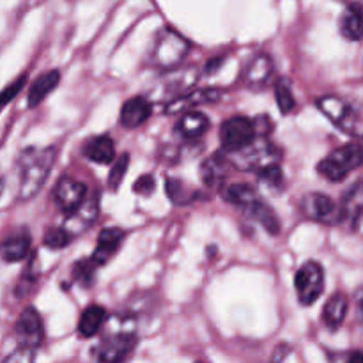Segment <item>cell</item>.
Returning a JSON list of instances; mask_svg holds the SVG:
<instances>
[{
	"label": "cell",
	"mask_w": 363,
	"mask_h": 363,
	"mask_svg": "<svg viewBox=\"0 0 363 363\" xmlns=\"http://www.w3.org/2000/svg\"><path fill=\"white\" fill-rule=\"evenodd\" d=\"M55 147H28L20 155V197L32 199L39 194L55 163Z\"/></svg>",
	"instance_id": "1"
},
{
	"label": "cell",
	"mask_w": 363,
	"mask_h": 363,
	"mask_svg": "<svg viewBox=\"0 0 363 363\" xmlns=\"http://www.w3.org/2000/svg\"><path fill=\"white\" fill-rule=\"evenodd\" d=\"M362 145L358 142H350L321 160L318 163V172L332 183H339L346 179L351 170L362 165Z\"/></svg>",
	"instance_id": "2"
},
{
	"label": "cell",
	"mask_w": 363,
	"mask_h": 363,
	"mask_svg": "<svg viewBox=\"0 0 363 363\" xmlns=\"http://www.w3.org/2000/svg\"><path fill=\"white\" fill-rule=\"evenodd\" d=\"M188 50H190V43L179 32L165 27L160 30L158 38H156L155 50H152V60L160 67L172 69L186 57Z\"/></svg>",
	"instance_id": "3"
},
{
	"label": "cell",
	"mask_w": 363,
	"mask_h": 363,
	"mask_svg": "<svg viewBox=\"0 0 363 363\" xmlns=\"http://www.w3.org/2000/svg\"><path fill=\"white\" fill-rule=\"evenodd\" d=\"M137 346V335L133 330L123 328L119 332H112L99 342L94 350L96 360L99 363H123Z\"/></svg>",
	"instance_id": "4"
},
{
	"label": "cell",
	"mask_w": 363,
	"mask_h": 363,
	"mask_svg": "<svg viewBox=\"0 0 363 363\" xmlns=\"http://www.w3.org/2000/svg\"><path fill=\"white\" fill-rule=\"evenodd\" d=\"M257 138L254 121L248 117L236 116L227 119L220 128V142L225 152H236L248 147Z\"/></svg>",
	"instance_id": "5"
},
{
	"label": "cell",
	"mask_w": 363,
	"mask_h": 363,
	"mask_svg": "<svg viewBox=\"0 0 363 363\" xmlns=\"http://www.w3.org/2000/svg\"><path fill=\"white\" fill-rule=\"evenodd\" d=\"M298 298L301 305H312L319 300L325 291V269L319 262L307 261L294 277Z\"/></svg>",
	"instance_id": "6"
},
{
	"label": "cell",
	"mask_w": 363,
	"mask_h": 363,
	"mask_svg": "<svg viewBox=\"0 0 363 363\" xmlns=\"http://www.w3.org/2000/svg\"><path fill=\"white\" fill-rule=\"evenodd\" d=\"M318 108L335 124L339 130L346 131L350 135L358 133V113L354 112L353 106L337 96H323L318 99Z\"/></svg>",
	"instance_id": "7"
},
{
	"label": "cell",
	"mask_w": 363,
	"mask_h": 363,
	"mask_svg": "<svg viewBox=\"0 0 363 363\" xmlns=\"http://www.w3.org/2000/svg\"><path fill=\"white\" fill-rule=\"evenodd\" d=\"M14 333H16L20 347L35 351L41 346L45 339V326H43L41 315L34 307H27L21 312L14 325Z\"/></svg>",
	"instance_id": "8"
},
{
	"label": "cell",
	"mask_w": 363,
	"mask_h": 363,
	"mask_svg": "<svg viewBox=\"0 0 363 363\" xmlns=\"http://www.w3.org/2000/svg\"><path fill=\"white\" fill-rule=\"evenodd\" d=\"M53 199L60 211L69 215L87 199V186L73 177H60L53 191Z\"/></svg>",
	"instance_id": "9"
},
{
	"label": "cell",
	"mask_w": 363,
	"mask_h": 363,
	"mask_svg": "<svg viewBox=\"0 0 363 363\" xmlns=\"http://www.w3.org/2000/svg\"><path fill=\"white\" fill-rule=\"evenodd\" d=\"M99 211V201L98 197H87L73 213H69L64 222V229L67 230L71 238L78 236L84 230H87L92 223L98 218Z\"/></svg>",
	"instance_id": "10"
},
{
	"label": "cell",
	"mask_w": 363,
	"mask_h": 363,
	"mask_svg": "<svg viewBox=\"0 0 363 363\" xmlns=\"http://www.w3.org/2000/svg\"><path fill=\"white\" fill-rule=\"evenodd\" d=\"M30 245L32 236L28 229L21 227V229L13 230L0 241V257L6 262L23 261L30 252Z\"/></svg>",
	"instance_id": "11"
},
{
	"label": "cell",
	"mask_w": 363,
	"mask_h": 363,
	"mask_svg": "<svg viewBox=\"0 0 363 363\" xmlns=\"http://www.w3.org/2000/svg\"><path fill=\"white\" fill-rule=\"evenodd\" d=\"M305 213L323 223H335L340 220V211L332 197L325 194H312L305 197Z\"/></svg>",
	"instance_id": "12"
},
{
	"label": "cell",
	"mask_w": 363,
	"mask_h": 363,
	"mask_svg": "<svg viewBox=\"0 0 363 363\" xmlns=\"http://www.w3.org/2000/svg\"><path fill=\"white\" fill-rule=\"evenodd\" d=\"M123 240H124V233L123 229H119V227H108V229H103L98 238V247H96V250L92 252L91 255L92 262H94L98 268L105 264V262H108L110 257L119 250Z\"/></svg>",
	"instance_id": "13"
},
{
	"label": "cell",
	"mask_w": 363,
	"mask_h": 363,
	"mask_svg": "<svg viewBox=\"0 0 363 363\" xmlns=\"http://www.w3.org/2000/svg\"><path fill=\"white\" fill-rule=\"evenodd\" d=\"M149 117H151V103L142 96H135L128 99L121 108L119 123L128 130H133V128L142 126Z\"/></svg>",
	"instance_id": "14"
},
{
	"label": "cell",
	"mask_w": 363,
	"mask_h": 363,
	"mask_svg": "<svg viewBox=\"0 0 363 363\" xmlns=\"http://www.w3.org/2000/svg\"><path fill=\"white\" fill-rule=\"evenodd\" d=\"M222 98V92L218 89H202V91H194L186 96H177L172 101L167 105V112L169 113H179L194 110L199 105H208V103H215Z\"/></svg>",
	"instance_id": "15"
},
{
	"label": "cell",
	"mask_w": 363,
	"mask_h": 363,
	"mask_svg": "<svg viewBox=\"0 0 363 363\" xmlns=\"http://www.w3.org/2000/svg\"><path fill=\"white\" fill-rule=\"evenodd\" d=\"M82 152L91 162L99 163V165H108L116 160V144L108 135H98V137H92L85 142Z\"/></svg>",
	"instance_id": "16"
},
{
	"label": "cell",
	"mask_w": 363,
	"mask_h": 363,
	"mask_svg": "<svg viewBox=\"0 0 363 363\" xmlns=\"http://www.w3.org/2000/svg\"><path fill=\"white\" fill-rule=\"evenodd\" d=\"M230 163L227 162L223 152H216L211 158L204 160L201 165V179L206 186L220 188L229 174Z\"/></svg>",
	"instance_id": "17"
},
{
	"label": "cell",
	"mask_w": 363,
	"mask_h": 363,
	"mask_svg": "<svg viewBox=\"0 0 363 363\" xmlns=\"http://www.w3.org/2000/svg\"><path fill=\"white\" fill-rule=\"evenodd\" d=\"M209 130V119L202 112L188 110L177 121L176 131L186 140H197Z\"/></svg>",
	"instance_id": "18"
},
{
	"label": "cell",
	"mask_w": 363,
	"mask_h": 363,
	"mask_svg": "<svg viewBox=\"0 0 363 363\" xmlns=\"http://www.w3.org/2000/svg\"><path fill=\"white\" fill-rule=\"evenodd\" d=\"M60 82V73L57 69H48L45 73L39 74L34 82H32L30 89H28V106L34 108V106L41 105L46 99V96L50 92H53L57 89Z\"/></svg>",
	"instance_id": "19"
},
{
	"label": "cell",
	"mask_w": 363,
	"mask_h": 363,
	"mask_svg": "<svg viewBox=\"0 0 363 363\" xmlns=\"http://www.w3.org/2000/svg\"><path fill=\"white\" fill-rule=\"evenodd\" d=\"M347 308H350V300H347L346 294H332L330 300L326 301L325 308H323V323H325L326 328L332 330V332L339 330L346 319Z\"/></svg>",
	"instance_id": "20"
},
{
	"label": "cell",
	"mask_w": 363,
	"mask_h": 363,
	"mask_svg": "<svg viewBox=\"0 0 363 363\" xmlns=\"http://www.w3.org/2000/svg\"><path fill=\"white\" fill-rule=\"evenodd\" d=\"M106 318H108V314H106L105 307H101V305H89L82 312L80 319H78V333L84 339H91V337H94L101 330Z\"/></svg>",
	"instance_id": "21"
},
{
	"label": "cell",
	"mask_w": 363,
	"mask_h": 363,
	"mask_svg": "<svg viewBox=\"0 0 363 363\" xmlns=\"http://www.w3.org/2000/svg\"><path fill=\"white\" fill-rule=\"evenodd\" d=\"M245 213L250 216L254 222H257L259 225L264 227L272 236H277L280 233V220L279 216L275 215L272 206H268L266 202L262 201H254L248 208H245Z\"/></svg>",
	"instance_id": "22"
},
{
	"label": "cell",
	"mask_w": 363,
	"mask_h": 363,
	"mask_svg": "<svg viewBox=\"0 0 363 363\" xmlns=\"http://www.w3.org/2000/svg\"><path fill=\"white\" fill-rule=\"evenodd\" d=\"M340 32L350 41L362 39V6L358 2L350 4L340 16Z\"/></svg>",
	"instance_id": "23"
},
{
	"label": "cell",
	"mask_w": 363,
	"mask_h": 363,
	"mask_svg": "<svg viewBox=\"0 0 363 363\" xmlns=\"http://www.w3.org/2000/svg\"><path fill=\"white\" fill-rule=\"evenodd\" d=\"M273 73V62L269 59V55L266 53H259L254 60L250 62L247 69V82L248 85H254V87H261V85L268 84L269 77Z\"/></svg>",
	"instance_id": "24"
},
{
	"label": "cell",
	"mask_w": 363,
	"mask_h": 363,
	"mask_svg": "<svg viewBox=\"0 0 363 363\" xmlns=\"http://www.w3.org/2000/svg\"><path fill=\"white\" fill-rule=\"evenodd\" d=\"M350 218L353 230H358L362 218V183L358 181L353 188L344 197V209L340 213V220Z\"/></svg>",
	"instance_id": "25"
},
{
	"label": "cell",
	"mask_w": 363,
	"mask_h": 363,
	"mask_svg": "<svg viewBox=\"0 0 363 363\" xmlns=\"http://www.w3.org/2000/svg\"><path fill=\"white\" fill-rule=\"evenodd\" d=\"M257 191H255L250 184L234 183L225 190V201L238 206V208H248V206L254 201H257Z\"/></svg>",
	"instance_id": "26"
},
{
	"label": "cell",
	"mask_w": 363,
	"mask_h": 363,
	"mask_svg": "<svg viewBox=\"0 0 363 363\" xmlns=\"http://www.w3.org/2000/svg\"><path fill=\"white\" fill-rule=\"evenodd\" d=\"M275 98H277V105H279L280 112H282L284 116L293 112L294 106H296L293 89H291V84L286 80V78H280V80L275 84Z\"/></svg>",
	"instance_id": "27"
},
{
	"label": "cell",
	"mask_w": 363,
	"mask_h": 363,
	"mask_svg": "<svg viewBox=\"0 0 363 363\" xmlns=\"http://www.w3.org/2000/svg\"><path fill=\"white\" fill-rule=\"evenodd\" d=\"M96 269L98 266L92 262V259H82V261L74 262L73 266V280L77 284H80L82 287H91L92 282H94Z\"/></svg>",
	"instance_id": "28"
},
{
	"label": "cell",
	"mask_w": 363,
	"mask_h": 363,
	"mask_svg": "<svg viewBox=\"0 0 363 363\" xmlns=\"http://www.w3.org/2000/svg\"><path fill=\"white\" fill-rule=\"evenodd\" d=\"M128 167H130V155H126V152H124L123 156H119V158L116 160V163H113L112 169H110V172H108L106 184H108L110 190L117 191V188L121 186L123 179L126 177Z\"/></svg>",
	"instance_id": "29"
},
{
	"label": "cell",
	"mask_w": 363,
	"mask_h": 363,
	"mask_svg": "<svg viewBox=\"0 0 363 363\" xmlns=\"http://www.w3.org/2000/svg\"><path fill=\"white\" fill-rule=\"evenodd\" d=\"M69 241L71 236L67 234V230L64 227H50L45 233V238H43V243L50 250H60V248L67 247Z\"/></svg>",
	"instance_id": "30"
},
{
	"label": "cell",
	"mask_w": 363,
	"mask_h": 363,
	"mask_svg": "<svg viewBox=\"0 0 363 363\" xmlns=\"http://www.w3.org/2000/svg\"><path fill=\"white\" fill-rule=\"evenodd\" d=\"M167 194H169L170 201H172L174 204H186V202L191 201L190 195L186 194L184 184L177 179L167 181Z\"/></svg>",
	"instance_id": "31"
},
{
	"label": "cell",
	"mask_w": 363,
	"mask_h": 363,
	"mask_svg": "<svg viewBox=\"0 0 363 363\" xmlns=\"http://www.w3.org/2000/svg\"><path fill=\"white\" fill-rule=\"evenodd\" d=\"M25 82H27V74L16 78L13 84H9L6 89H2V91H0V112H2V110L6 108V106L9 105L14 98H16L18 92L21 91V87H23Z\"/></svg>",
	"instance_id": "32"
},
{
	"label": "cell",
	"mask_w": 363,
	"mask_h": 363,
	"mask_svg": "<svg viewBox=\"0 0 363 363\" xmlns=\"http://www.w3.org/2000/svg\"><path fill=\"white\" fill-rule=\"evenodd\" d=\"M257 176L261 177L266 184H269L272 188H280L284 183V174H282V169H280L279 165L268 167V169L261 170Z\"/></svg>",
	"instance_id": "33"
},
{
	"label": "cell",
	"mask_w": 363,
	"mask_h": 363,
	"mask_svg": "<svg viewBox=\"0 0 363 363\" xmlns=\"http://www.w3.org/2000/svg\"><path fill=\"white\" fill-rule=\"evenodd\" d=\"M156 188V181H155V176H151V174H144V176H140L137 179V183L133 184V191H137L138 195H142V197H149V195L155 191Z\"/></svg>",
	"instance_id": "34"
},
{
	"label": "cell",
	"mask_w": 363,
	"mask_h": 363,
	"mask_svg": "<svg viewBox=\"0 0 363 363\" xmlns=\"http://www.w3.org/2000/svg\"><path fill=\"white\" fill-rule=\"evenodd\" d=\"M32 357H34V351L25 350V347H18L14 353H11L9 357L4 360V363H32Z\"/></svg>",
	"instance_id": "35"
},
{
	"label": "cell",
	"mask_w": 363,
	"mask_h": 363,
	"mask_svg": "<svg viewBox=\"0 0 363 363\" xmlns=\"http://www.w3.org/2000/svg\"><path fill=\"white\" fill-rule=\"evenodd\" d=\"M289 353H291L289 344H279V346L275 347V353H273L272 363H284L286 362V358L289 357Z\"/></svg>",
	"instance_id": "36"
},
{
	"label": "cell",
	"mask_w": 363,
	"mask_h": 363,
	"mask_svg": "<svg viewBox=\"0 0 363 363\" xmlns=\"http://www.w3.org/2000/svg\"><path fill=\"white\" fill-rule=\"evenodd\" d=\"M222 64H223L222 57H215V59H211L208 64H206V73L213 74L220 66H222Z\"/></svg>",
	"instance_id": "37"
},
{
	"label": "cell",
	"mask_w": 363,
	"mask_h": 363,
	"mask_svg": "<svg viewBox=\"0 0 363 363\" xmlns=\"http://www.w3.org/2000/svg\"><path fill=\"white\" fill-rule=\"evenodd\" d=\"M346 363H362V353H360V351H353V353L350 354V358H347Z\"/></svg>",
	"instance_id": "38"
},
{
	"label": "cell",
	"mask_w": 363,
	"mask_h": 363,
	"mask_svg": "<svg viewBox=\"0 0 363 363\" xmlns=\"http://www.w3.org/2000/svg\"><path fill=\"white\" fill-rule=\"evenodd\" d=\"M197 363H201V362H197Z\"/></svg>",
	"instance_id": "39"
}]
</instances>
